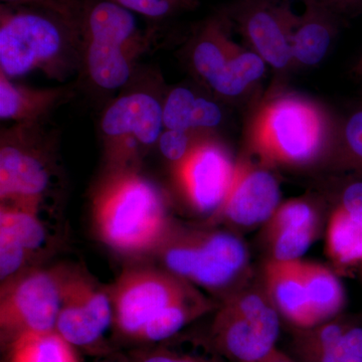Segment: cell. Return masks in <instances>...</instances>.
I'll return each instance as SVG.
<instances>
[{"label":"cell","instance_id":"1","mask_svg":"<svg viewBox=\"0 0 362 362\" xmlns=\"http://www.w3.org/2000/svg\"><path fill=\"white\" fill-rule=\"evenodd\" d=\"M93 218L100 239L125 256H151L170 225L160 190L131 168H115L98 189Z\"/></svg>","mask_w":362,"mask_h":362},{"label":"cell","instance_id":"2","mask_svg":"<svg viewBox=\"0 0 362 362\" xmlns=\"http://www.w3.org/2000/svg\"><path fill=\"white\" fill-rule=\"evenodd\" d=\"M337 124L315 100L295 92L266 98L247 129L250 149L269 164L306 165L332 150Z\"/></svg>","mask_w":362,"mask_h":362},{"label":"cell","instance_id":"3","mask_svg":"<svg viewBox=\"0 0 362 362\" xmlns=\"http://www.w3.org/2000/svg\"><path fill=\"white\" fill-rule=\"evenodd\" d=\"M81 28L39 7L2 4L0 73L18 78L40 71L63 81L82 64Z\"/></svg>","mask_w":362,"mask_h":362},{"label":"cell","instance_id":"4","mask_svg":"<svg viewBox=\"0 0 362 362\" xmlns=\"http://www.w3.org/2000/svg\"><path fill=\"white\" fill-rule=\"evenodd\" d=\"M81 33L90 80L109 90L127 84L135 59L147 47L134 13L111 0L98 2L81 20Z\"/></svg>","mask_w":362,"mask_h":362},{"label":"cell","instance_id":"5","mask_svg":"<svg viewBox=\"0 0 362 362\" xmlns=\"http://www.w3.org/2000/svg\"><path fill=\"white\" fill-rule=\"evenodd\" d=\"M151 256L176 277L211 290L228 287L247 262L246 247L230 233L189 232L173 226Z\"/></svg>","mask_w":362,"mask_h":362},{"label":"cell","instance_id":"6","mask_svg":"<svg viewBox=\"0 0 362 362\" xmlns=\"http://www.w3.org/2000/svg\"><path fill=\"white\" fill-rule=\"evenodd\" d=\"M66 266L33 267L1 285L0 329L8 345L30 334L56 331L63 303Z\"/></svg>","mask_w":362,"mask_h":362},{"label":"cell","instance_id":"7","mask_svg":"<svg viewBox=\"0 0 362 362\" xmlns=\"http://www.w3.org/2000/svg\"><path fill=\"white\" fill-rule=\"evenodd\" d=\"M109 292L117 328L125 337L137 340L168 307L197 293L187 281L160 267L143 265L125 269Z\"/></svg>","mask_w":362,"mask_h":362},{"label":"cell","instance_id":"8","mask_svg":"<svg viewBox=\"0 0 362 362\" xmlns=\"http://www.w3.org/2000/svg\"><path fill=\"white\" fill-rule=\"evenodd\" d=\"M40 125H16L1 134V204L39 211L52 185V162L40 144Z\"/></svg>","mask_w":362,"mask_h":362},{"label":"cell","instance_id":"9","mask_svg":"<svg viewBox=\"0 0 362 362\" xmlns=\"http://www.w3.org/2000/svg\"><path fill=\"white\" fill-rule=\"evenodd\" d=\"M223 349L240 362H259L271 356L280 333L277 311L258 294L233 298L214 323Z\"/></svg>","mask_w":362,"mask_h":362},{"label":"cell","instance_id":"10","mask_svg":"<svg viewBox=\"0 0 362 362\" xmlns=\"http://www.w3.org/2000/svg\"><path fill=\"white\" fill-rule=\"evenodd\" d=\"M113 322L109 290L103 289L83 269L66 266L56 332L73 347L89 349L101 341Z\"/></svg>","mask_w":362,"mask_h":362},{"label":"cell","instance_id":"11","mask_svg":"<svg viewBox=\"0 0 362 362\" xmlns=\"http://www.w3.org/2000/svg\"><path fill=\"white\" fill-rule=\"evenodd\" d=\"M233 23L247 47L277 71L293 68L292 37L296 14L277 0H240Z\"/></svg>","mask_w":362,"mask_h":362},{"label":"cell","instance_id":"12","mask_svg":"<svg viewBox=\"0 0 362 362\" xmlns=\"http://www.w3.org/2000/svg\"><path fill=\"white\" fill-rule=\"evenodd\" d=\"M175 169L181 190L195 211L220 213L237 170V164L221 144L202 139Z\"/></svg>","mask_w":362,"mask_h":362},{"label":"cell","instance_id":"13","mask_svg":"<svg viewBox=\"0 0 362 362\" xmlns=\"http://www.w3.org/2000/svg\"><path fill=\"white\" fill-rule=\"evenodd\" d=\"M101 130L109 141L119 145L114 168L130 166L136 147L158 142L164 130L163 104L145 92L118 98L105 111Z\"/></svg>","mask_w":362,"mask_h":362},{"label":"cell","instance_id":"14","mask_svg":"<svg viewBox=\"0 0 362 362\" xmlns=\"http://www.w3.org/2000/svg\"><path fill=\"white\" fill-rule=\"evenodd\" d=\"M280 199V185L270 171L240 162L220 214L235 225H259L273 218Z\"/></svg>","mask_w":362,"mask_h":362},{"label":"cell","instance_id":"15","mask_svg":"<svg viewBox=\"0 0 362 362\" xmlns=\"http://www.w3.org/2000/svg\"><path fill=\"white\" fill-rule=\"evenodd\" d=\"M303 1V13L296 16L293 28V68H310L322 63L337 33V13L317 0Z\"/></svg>","mask_w":362,"mask_h":362},{"label":"cell","instance_id":"16","mask_svg":"<svg viewBox=\"0 0 362 362\" xmlns=\"http://www.w3.org/2000/svg\"><path fill=\"white\" fill-rule=\"evenodd\" d=\"M71 96L65 87L35 89L0 73V118L18 125H40L45 117Z\"/></svg>","mask_w":362,"mask_h":362},{"label":"cell","instance_id":"17","mask_svg":"<svg viewBox=\"0 0 362 362\" xmlns=\"http://www.w3.org/2000/svg\"><path fill=\"white\" fill-rule=\"evenodd\" d=\"M267 285L281 313L301 327L318 323L309 301L303 262L273 259L266 270Z\"/></svg>","mask_w":362,"mask_h":362},{"label":"cell","instance_id":"18","mask_svg":"<svg viewBox=\"0 0 362 362\" xmlns=\"http://www.w3.org/2000/svg\"><path fill=\"white\" fill-rule=\"evenodd\" d=\"M315 228V213L307 202L291 201L279 206L272 221L274 259H299L310 247Z\"/></svg>","mask_w":362,"mask_h":362},{"label":"cell","instance_id":"19","mask_svg":"<svg viewBox=\"0 0 362 362\" xmlns=\"http://www.w3.org/2000/svg\"><path fill=\"white\" fill-rule=\"evenodd\" d=\"M221 120L223 112L218 104L197 96L188 88L171 90L163 103L164 129L199 133L218 127Z\"/></svg>","mask_w":362,"mask_h":362},{"label":"cell","instance_id":"20","mask_svg":"<svg viewBox=\"0 0 362 362\" xmlns=\"http://www.w3.org/2000/svg\"><path fill=\"white\" fill-rule=\"evenodd\" d=\"M237 45L230 39L223 21L214 18L204 26L192 47V64L207 85L220 75Z\"/></svg>","mask_w":362,"mask_h":362},{"label":"cell","instance_id":"21","mask_svg":"<svg viewBox=\"0 0 362 362\" xmlns=\"http://www.w3.org/2000/svg\"><path fill=\"white\" fill-rule=\"evenodd\" d=\"M267 66L256 52L238 45L223 70L209 87L221 97L242 96L263 77Z\"/></svg>","mask_w":362,"mask_h":362},{"label":"cell","instance_id":"22","mask_svg":"<svg viewBox=\"0 0 362 362\" xmlns=\"http://www.w3.org/2000/svg\"><path fill=\"white\" fill-rule=\"evenodd\" d=\"M303 274L312 310L320 323L341 308V285L329 270L315 264L303 263Z\"/></svg>","mask_w":362,"mask_h":362},{"label":"cell","instance_id":"23","mask_svg":"<svg viewBox=\"0 0 362 362\" xmlns=\"http://www.w3.org/2000/svg\"><path fill=\"white\" fill-rule=\"evenodd\" d=\"M9 347V362H78L74 347L56 331L25 335Z\"/></svg>","mask_w":362,"mask_h":362},{"label":"cell","instance_id":"24","mask_svg":"<svg viewBox=\"0 0 362 362\" xmlns=\"http://www.w3.org/2000/svg\"><path fill=\"white\" fill-rule=\"evenodd\" d=\"M0 230L11 233L33 257L47 245V230L35 209L1 204Z\"/></svg>","mask_w":362,"mask_h":362},{"label":"cell","instance_id":"25","mask_svg":"<svg viewBox=\"0 0 362 362\" xmlns=\"http://www.w3.org/2000/svg\"><path fill=\"white\" fill-rule=\"evenodd\" d=\"M327 246L338 263L346 265L362 259V226L341 206L331 218Z\"/></svg>","mask_w":362,"mask_h":362},{"label":"cell","instance_id":"26","mask_svg":"<svg viewBox=\"0 0 362 362\" xmlns=\"http://www.w3.org/2000/svg\"><path fill=\"white\" fill-rule=\"evenodd\" d=\"M332 149L349 168L362 175V108L337 125Z\"/></svg>","mask_w":362,"mask_h":362},{"label":"cell","instance_id":"27","mask_svg":"<svg viewBox=\"0 0 362 362\" xmlns=\"http://www.w3.org/2000/svg\"><path fill=\"white\" fill-rule=\"evenodd\" d=\"M35 257L11 233L0 230V281L1 285L33 268Z\"/></svg>","mask_w":362,"mask_h":362},{"label":"cell","instance_id":"28","mask_svg":"<svg viewBox=\"0 0 362 362\" xmlns=\"http://www.w3.org/2000/svg\"><path fill=\"white\" fill-rule=\"evenodd\" d=\"M197 133L164 129L159 137V150L166 160L176 166L181 163L201 140L195 139Z\"/></svg>","mask_w":362,"mask_h":362},{"label":"cell","instance_id":"29","mask_svg":"<svg viewBox=\"0 0 362 362\" xmlns=\"http://www.w3.org/2000/svg\"><path fill=\"white\" fill-rule=\"evenodd\" d=\"M8 6L39 7L58 14L64 20L81 28L80 11L76 0H1Z\"/></svg>","mask_w":362,"mask_h":362},{"label":"cell","instance_id":"30","mask_svg":"<svg viewBox=\"0 0 362 362\" xmlns=\"http://www.w3.org/2000/svg\"><path fill=\"white\" fill-rule=\"evenodd\" d=\"M111 1L125 7L132 13L152 18H165L169 14L175 13L177 7L185 4L180 0H111Z\"/></svg>","mask_w":362,"mask_h":362},{"label":"cell","instance_id":"31","mask_svg":"<svg viewBox=\"0 0 362 362\" xmlns=\"http://www.w3.org/2000/svg\"><path fill=\"white\" fill-rule=\"evenodd\" d=\"M340 202V206L362 226V178L345 185Z\"/></svg>","mask_w":362,"mask_h":362},{"label":"cell","instance_id":"32","mask_svg":"<svg viewBox=\"0 0 362 362\" xmlns=\"http://www.w3.org/2000/svg\"><path fill=\"white\" fill-rule=\"evenodd\" d=\"M345 325L328 324L317 331L315 337H314V347H315L317 354L332 349L341 337Z\"/></svg>","mask_w":362,"mask_h":362},{"label":"cell","instance_id":"33","mask_svg":"<svg viewBox=\"0 0 362 362\" xmlns=\"http://www.w3.org/2000/svg\"><path fill=\"white\" fill-rule=\"evenodd\" d=\"M141 362H209L197 357L180 356L168 351H157L149 354Z\"/></svg>","mask_w":362,"mask_h":362},{"label":"cell","instance_id":"34","mask_svg":"<svg viewBox=\"0 0 362 362\" xmlns=\"http://www.w3.org/2000/svg\"><path fill=\"white\" fill-rule=\"evenodd\" d=\"M332 9L335 13L354 11L362 7V0H317Z\"/></svg>","mask_w":362,"mask_h":362},{"label":"cell","instance_id":"35","mask_svg":"<svg viewBox=\"0 0 362 362\" xmlns=\"http://www.w3.org/2000/svg\"><path fill=\"white\" fill-rule=\"evenodd\" d=\"M318 356L319 362H362V358L344 356L334 351L323 352Z\"/></svg>","mask_w":362,"mask_h":362},{"label":"cell","instance_id":"36","mask_svg":"<svg viewBox=\"0 0 362 362\" xmlns=\"http://www.w3.org/2000/svg\"><path fill=\"white\" fill-rule=\"evenodd\" d=\"M259 362H291L288 361L286 357L280 356V354H276L275 351L273 352V354H271V356H269L267 357V358L264 359V361H259Z\"/></svg>","mask_w":362,"mask_h":362},{"label":"cell","instance_id":"37","mask_svg":"<svg viewBox=\"0 0 362 362\" xmlns=\"http://www.w3.org/2000/svg\"><path fill=\"white\" fill-rule=\"evenodd\" d=\"M354 74H356V76L362 78V52L358 59H357L356 65H354Z\"/></svg>","mask_w":362,"mask_h":362},{"label":"cell","instance_id":"38","mask_svg":"<svg viewBox=\"0 0 362 362\" xmlns=\"http://www.w3.org/2000/svg\"><path fill=\"white\" fill-rule=\"evenodd\" d=\"M180 1L183 2V4H189L190 0H180Z\"/></svg>","mask_w":362,"mask_h":362}]
</instances>
